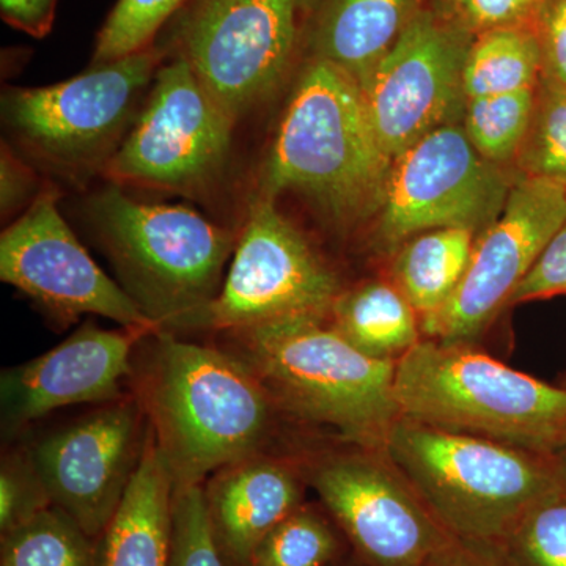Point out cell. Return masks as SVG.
I'll return each mask as SVG.
<instances>
[{
	"label": "cell",
	"mask_w": 566,
	"mask_h": 566,
	"mask_svg": "<svg viewBox=\"0 0 566 566\" xmlns=\"http://www.w3.org/2000/svg\"><path fill=\"white\" fill-rule=\"evenodd\" d=\"M0 566H104L102 538L88 535L57 506L0 535Z\"/></svg>",
	"instance_id": "cell-24"
},
{
	"label": "cell",
	"mask_w": 566,
	"mask_h": 566,
	"mask_svg": "<svg viewBox=\"0 0 566 566\" xmlns=\"http://www.w3.org/2000/svg\"><path fill=\"white\" fill-rule=\"evenodd\" d=\"M297 0H192L178 54L234 123L266 102L292 65Z\"/></svg>",
	"instance_id": "cell-11"
},
{
	"label": "cell",
	"mask_w": 566,
	"mask_h": 566,
	"mask_svg": "<svg viewBox=\"0 0 566 566\" xmlns=\"http://www.w3.org/2000/svg\"><path fill=\"white\" fill-rule=\"evenodd\" d=\"M565 221V186L521 175L501 216L475 238L457 292L441 311L420 319L423 338L475 346Z\"/></svg>",
	"instance_id": "cell-13"
},
{
	"label": "cell",
	"mask_w": 566,
	"mask_h": 566,
	"mask_svg": "<svg viewBox=\"0 0 566 566\" xmlns=\"http://www.w3.org/2000/svg\"><path fill=\"white\" fill-rule=\"evenodd\" d=\"M387 455L450 535L494 543L539 499L565 486L557 458L400 416Z\"/></svg>",
	"instance_id": "cell-6"
},
{
	"label": "cell",
	"mask_w": 566,
	"mask_h": 566,
	"mask_svg": "<svg viewBox=\"0 0 566 566\" xmlns=\"http://www.w3.org/2000/svg\"><path fill=\"white\" fill-rule=\"evenodd\" d=\"M524 177L566 188V87L539 80L534 115L516 158Z\"/></svg>",
	"instance_id": "cell-28"
},
{
	"label": "cell",
	"mask_w": 566,
	"mask_h": 566,
	"mask_svg": "<svg viewBox=\"0 0 566 566\" xmlns=\"http://www.w3.org/2000/svg\"><path fill=\"white\" fill-rule=\"evenodd\" d=\"M52 501L28 450L3 453L0 468V535L10 534L50 509Z\"/></svg>",
	"instance_id": "cell-31"
},
{
	"label": "cell",
	"mask_w": 566,
	"mask_h": 566,
	"mask_svg": "<svg viewBox=\"0 0 566 566\" xmlns=\"http://www.w3.org/2000/svg\"><path fill=\"white\" fill-rule=\"evenodd\" d=\"M129 381L175 486L203 485L223 465L270 452L285 417L232 353L169 331L142 338Z\"/></svg>",
	"instance_id": "cell-1"
},
{
	"label": "cell",
	"mask_w": 566,
	"mask_h": 566,
	"mask_svg": "<svg viewBox=\"0 0 566 566\" xmlns=\"http://www.w3.org/2000/svg\"><path fill=\"white\" fill-rule=\"evenodd\" d=\"M148 420L134 395L51 431L28 450L52 505L102 538L139 468Z\"/></svg>",
	"instance_id": "cell-16"
},
{
	"label": "cell",
	"mask_w": 566,
	"mask_h": 566,
	"mask_svg": "<svg viewBox=\"0 0 566 566\" xmlns=\"http://www.w3.org/2000/svg\"><path fill=\"white\" fill-rule=\"evenodd\" d=\"M558 468H560L562 476H564V482L566 485V450L564 453L557 457Z\"/></svg>",
	"instance_id": "cell-39"
},
{
	"label": "cell",
	"mask_w": 566,
	"mask_h": 566,
	"mask_svg": "<svg viewBox=\"0 0 566 566\" xmlns=\"http://www.w3.org/2000/svg\"><path fill=\"white\" fill-rule=\"evenodd\" d=\"M342 290L333 266L275 199L259 196L238 234L221 292L188 331L226 334L282 319H327Z\"/></svg>",
	"instance_id": "cell-10"
},
{
	"label": "cell",
	"mask_w": 566,
	"mask_h": 566,
	"mask_svg": "<svg viewBox=\"0 0 566 566\" xmlns=\"http://www.w3.org/2000/svg\"><path fill=\"white\" fill-rule=\"evenodd\" d=\"M334 566H363L359 564V562H357V558L354 557V560L353 562H337V564H335Z\"/></svg>",
	"instance_id": "cell-40"
},
{
	"label": "cell",
	"mask_w": 566,
	"mask_h": 566,
	"mask_svg": "<svg viewBox=\"0 0 566 566\" xmlns=\"http://www.w3.org/2000/svg\"><path fill=\"white\" fill-rule=\"evenodd\" d=\"M476 234L468 229H436L395 249L390 282L420 319L436 314L457 292L468 270Z\"/></svg>",
	"instance_id": "cell-22"
},
{
	"label": "cell",
	"mask_w": 566,
	"mask_h": 566,
	"mask_svg": "<svg viewBox=\"0 0 566 566\" xmlns=\"http://www.w3.org/2000/svg\"><path fill=\"white\" fill-rule=\"evenodd\" d=\"M234 126L188 61L177 55L156 71L132 132L103 177L120 188L208 199L229 172Z\"/></svg>",
	"instance_id": "cell-8"
},
{
	"label": "cell",
	"mask_w": 566,
	"mask_h": 566,
	"mask_svg": "<svg viewBox=\"0 0 566 566\" xmlns=\"http://www.w3.org/2000/svg\"><path fill=\"white\" fill-rule=\"evenodd\" d=\"M542 77V54L531 21L480 33L465 57V99L535 88Z\"/></svg>",
	"instance_id": "cell-23"
},
{
	"label": "cell",
	"mask_w": 566,
	"mask_h": 566,
	"mask_svg": "<svg viewBox=\"0 0 566 566\" xmlns=\"http://www.w3.org/2000/svg\"><path fill=\"white\" fill-rule=\"evenodd\" d=\"M155 331L139 327L102 329L85 323L61 345L35 359L6 368L0 378L3 433L22 428L57 409L104 405L125 397L134 354L142 338Z\"/></svg>",
	"instance_id": "cell-17"
},
{
	"label": "cell",
	"mask_w": 566,
	"mask_h": 566,
	"mask_svg": "<svg viewBox=\"0 0 566 566\" xmlns=\"http://www.w3.org/2000/svg\"><path fill=\"white\" fill-rule=\"evenodd\" d=\"M296 458L256 453L223 465L203 483L205 509L216 545L229 566H251L260 542L304 504Z\"/></svg>",
	"instance_id": "cell-18"
},
{
	"label": "cell",
	"mask_w": 566,
	"mask_h": 566,
	"mask_svg": "<svg viewBox=\"0 0 566 566\" xmlns=\"http://www.w3.org/2000/svg\"><path fill=\"white\" fill-rule=\"evenodd\" d=\"M281 412L333 428L345 444L385 449L400 417L394 360L354 348L327 319L292 318L226 333Z\"/></svg>",
	"instance_id": "cell-2"
},
{
	"label": "cell",
	"mask_w": 566,
	"mask_h": 566,
	"mask_svg": "<svg viewBox=\"0 0 566 566\" xmlns=\"http://www.w3.org/2000/svg\"><path fill=\"white\" fill-rule=\"evenodd\" d=\"M188 0H118L98 32L92 65H103L155 46L156 33Z\"/></svg>",
	"instance_id": "cell-29"
},
{
	"label": "cell",
	"mask_w": 566,
	"mask_h": 566,
	"mask_svg": "<svg viewBox=\"0 0 566 566\" xmlns=\"http://www.w3.org/2000/svg\"><path fill=\"white\" fill-rule=\"evenodd\" d=\"M491 546L499 566H566V485L536 501Z\"/></svg>",
	"instance_id": "cell-27"
},
{
	"label": "cell",
	"mask_w": 566,
	"mask_h": 566,
	"mask_svg": "<svg viewBox=\"0 0 566 566\" xmlns=\"http://www.w3.org/2000/svg\"><path fill=\"white\" fill-rule=\"evenodd\" d=\"M324 0H297V6H300L301 11H315Z\"/></svg>",
	"instance_id": "cell-38"
},
{
	"label": "cell",
	"mask_w": 566,
	"mask_h": 566,
	"mask_svg": "<svg viewBox=\"0 0 566 566\" xmlns=\"http://www.w3.org/2000/svg\"><path fill=\"white\" fill-rule=\"evenodd\" d=\"M163 59L151 46L59 84L7 88L3 125L33 163L84 186L103 175L132 132Z\"/></svg>",
	"instance_id": "cell-7"
},
{
	"label": "cell",
	"mask_w": 566,
	"mask_h": 566,
	"mask_svg": "<svg viewBox=\"0 0 566 566\" xmlns=\"http://www.w3.org/2000/svg\"><path fill=\"white\" fill-rule=\"evenodd\" d=\"M471 28L485 32L528 17L524 0H453Z\"/></svg>",
	"instance_id": "cell-35"
},
{
	"label": "cell",
	"mask_w": 566,
	"mask_h": 566,
	"mask_svg": "<svg viewBox=\"0 0 566 566\" xmlns=\"http://www.w3.org/2000/svg\"><path fill=\"white\" fill-rule=\"evenodd\" d=\"M167 566H229L211 534L203 485L175 486Z\"/></svg>",
	"instance_id": "cell-30"
},
{
	"label": "cell",
	"mask_w": 566,
	"mask_h": 566,
	"mask_svg": "<svg viewBox=\"0 0 566 566\" xmlns=\"http://www.w3.org/2000/svg\"><path fill=\"white\" fill-rule=\"evenodd\" d=\"M344 534L324 506H297L270 532L251 566H334L344 554Z\"/></svg>",
	"instance_id": "cell-25"
},
{
	"label": "cell",
	"mask_w": 566,
	"mask_h": 566,
	"mask_svg": "<svg viewBox=\"0 0 566 566\" xmlns=\"http://www.w3.org/2000/svg\"><path fill=\"white\" fill-rule=\"evenodd\" d=\"M400 415L557 458L566 450V386L476 352L422 338L395 367Z\"/></svg>",
	"instance_id": "cell-5"
},
{
	"label": "cell",
	"mask_w": 566,
	"mask_h": 566,
	"mask_svg": "<svg viewBox=\"0 0 566 566\" xmlns=\"http://www.w3.org/2000/svg\"><path fill=\"white\" fill-rule=\"evenodd\" d=\"M471 44L461 25L419 9L360 82L371 126L392 163L427 134L455 120L465 102L463 71Z\"/></svg>",
	"instance_id": "cell-15"
},
{
	"label": "cell",
	"mask_w": 566,
	"mask_h": 566,
	"mask_svg": "<svg viewBox=\"0 0 566 566\" xmlns=\"http://www.w3.org/2000/svg\"><path fill=\"white\" fill-rule=\"evenodd\" d=\"M59 0H0L2 20L33 39H44L54 25Z\"/></svg>",
	"instance_id": "cell-36"
},
{
	"label": "cell",
	"mask_w": 566,
	"mask_h": 566,
	"mask_svg": "<svg viewBox=\"0 0 566 566\" xmlns=\"http://www.w3.org/2000/svg\"><path fill=\"white\" fill-rule=\"evenodd\" d=\"M524 2H526L528 13H531V10L534 9V7L536 6V3L539 2V0H524Z\"/></svg>",
	"instance_id": "cell-41"
},
{
	"label": "cell",
	"mask_w": 566,
	"mask_h": 566,
	"mask_svg": "<svg viewBox=\"0 0 566 566\" xmlns=\"http://www.w3.org/2000/svg\"><path fill=\"white\" fill-rule=\"evenodd\" d=\"M423 566H499L491 543L450 536Z\"/></svg>",
	"instance_id": "cell-37"
},
{
	"label": "cell",
	"mask_w": 566,
	"mask_h": 566,
	"mask_svg": "<svg viewBox=\"0 0 566 566\" xmlns=\"http://www.w3.org/2000/svg\"><path fill=\"white\" fill-rule=\"evenodd\" d=\"M174 491L148 424L139 468L103 536L104 566H167Z\"/></svg>",
	"instance_id": "cell-19"
},
{
	"label": "cell",
	"mask_w": 566,
	"mask_h": 566,
	"mask_svg": "<svg viewBox=\"0 0 566 566\" xmlns=\"http://www.w3.org/2000/svg\"><path fill=\"white\" fill-rule=\"evenodd\" d=\"M44 188L31 163L22 159L10 144L0 151V211L3 221L28 210Z\"/></svg>",
	"instance_id": "cell-34"
},
{
	"label": "cell",
	"mask_w": 566,
	"mask_h": 566,
	"mask_svg": "<svg viewBox=\"0 0 566 566\" xmlns=\"http://www.w3.org/2000/svg\"><path fill=\"white\" fill-rule=\"evenodd\" d=\"M542 54V77L566 87V0H539L528 13Z\"/></svg>",
	"instance_id": "cell-32"
},
{
	"label": "cell",
	"mask_w": 566,
	"mask_h": 566,
	"mask_svg": "<svg viewBox=\"0 0 566 566\" xmlns=\"http://www.w3.org/2000/svg\"><path fill=\"white\" fill-rule=\"evenodd\" d=\"M327 322L354 348L394 363L423 338L419 314L390 281H367L342 290Z\"/></svg>",
	"instance_id": "cell-21"
},
{
	"label": "cell",
	"mask_w": 566,
	"mask_h": 566,
	"mask_svg": "<svg viewBox=\"0 0 566 566\" xmlns=\"http://www.w3.org/2000/svg\"><path fill=\"white\" fill-rule=\"evenodd\" d=\"M122 289L161 331L182 333L218 297L237 232L185 205L147 203L109 185L87 205Z\"/></svg>",
	"instance_id": "cell-4"
},
{
	"label": "cell",
	"mask_w": 566,
	"mask_h": 566,
	"mask_svg": "<svg viewBox=\"0 0 566 566\" xmlns=\"http://www.w3.org/2000/svg\"><path fill=\"white\" fill-rule=\"evenodd\" d=\"M566 294V221L539 253L532 270L517 285L510 305L532 303Z\"/></svg>",
	"instance_id": "cell-33"
},
{
	"label": "cell",
	"mask_w": 566,
	"mask_h": 566,
	"mask_svg": "<svg viewBox=\"0 0 566 566\" xmlns=\"http://www.w3.org/2000/svg\"><path fill=\"white\" fill-rule=\"evenodd\" d=\"M512 186L502 166L475 150L464 128L441 126L394 159L379 207V244L397 249L436 229H468L479 237L501 216Z\"/></svg>",
	"instance_id": "cell-12"
},
{
	"label": "cell",
	"mask_w": 566,
	"mask_h": 566,
	"mask_svg": "<svg viewBox=\"0 0 566 566\" xmlns=\"http://www.w3.org/2000/svg\"><path fill=\"white\" fill-rule=\"evenodd\" d=\"M0 279L61 326L99 315L122 327L159 331L120 283L85 251L59 210V192L46 188L0 237Z\"/></svg>",
	"instance_id": "cell-14"
},
{
	"label": "cell",
	"mask_w": 566,
	"mask_h": 566,
	"mask_svg": "<svg viewBox=\"0 0 566 566\" xmlns=\"http://www.w3.org/2000/svg\"><path fill=\"white\" fill-rule=\"evenodd\" d=\"M294 458L363 566H423L452 536L385 449L344 442Z\"/></svg>",
	"instance_id": "cell-9"
},
{
	"label": "cell",
	"mask_w": 566,
	"mask_h": 566,
	"mask_svg": "<svg viewBox=\"0 0 566 566\" xmlns=\"http://www.w3.org/2000/svg\"><path fill=\"white\" fill-rule=\"evenodd\" d=\"M316 11L312 57L363 82L419 11V0H324Z\"/></svg>",
	"instance_id": "cell-20"
},
{
	"label": "cell",
	"mask_w": 566,
	"mask_h": 566,
	"mask_svg": "<svg viewBox=\"0 0 566 566\" xmlns=\"http://www.w3.org/2000/svg\"><path fill=\"white\" fill-rule=\"evenodd\" d=\"M535 88L469 98L464 107V132L488 161H516L526 139L535 107Z\"/></svg>",
	"instance_id": "cell-26"
},
{
	"label": "cell",
	"mask_w": 566,
	"mask_h": 566,
	"mask_svg": "<svg viewBox=\"0 0 566 566\" xmlns=\"http://www.w3.org/2000/svg\"><path fill=\"white\" fill-rule=\"evenodd\" d=\"M390 167L359 82L312 57L279 125L259 196L301 193L334 221L353 222L379 210Z\"/></svg>",
	"instance_id": "cell-3"
}]
</instances>
